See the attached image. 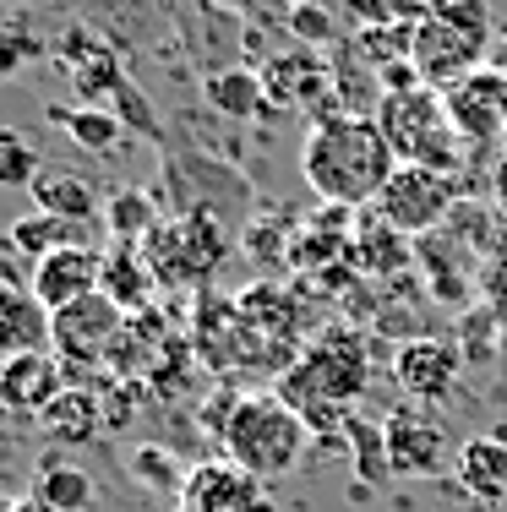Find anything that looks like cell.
<instances>
[{"label": "cell", "mask_w": 507, "mask_h": 512, "mask_svg": "<svg viewBox=\"0 0 507 512\" xmlns=\"http://www.w3.org/2000/svg\"><path fill=\"white\" fill-rule=\"evenodd\" d=\"M398 158L388 148L377 120L338 115L306 131L300 148V175L328 207H371L382 197V186L393 180Z\"/></svg>", "instance_id": "1"}, {"label": "cell", "mask_w": 507, "mask_h": 512, "mask_svg": "<svg viewBox=\"0 0 507 512\" xmlns=\"http://www.w3.org/2000/svg\"><path fill=\"white\" fill-rule=\"evenodd\" d=\"M366 382H371V365H366L360 338L344 333V327H328V333L284 371L279 398L306 420V431H344L349 404L366 393Z\"/></svg>", "instance_id": "2"}, {"label": "cell", "mask_w": 507, "mask_h": 512, "mask_svg": "<svg viewBox=\"0 0 507 512\" xmlns=\"http://www.w3.org/2000/svg\"><path fill=\"white\" fill-rule=\"evenodd\" d=\"M306 420L284 404L279 393H251L240 398L235 420L224 431V447H229V463L246 469L251 480H273V474H289L306 453Z\"/></svg>", "instance_id": "3"}, {"label": "cell", "mask_w": 507, "mask_h": 512, "mask_svg": "<svg viewBox=\"0 0 507 512\" xmlns=\"http://www.w3.org/2000/svg\"><path fill=\"white\" fill-rule=\"evenodd\" d=\"M142 262H148L153 284L159 289H191L219 267L224 256V235L213 229L208 213H191V218H159L148 240H142Z\"/></svg>", "instance_id": "4"}, {"label": "cell", "mask_w": 507, "mask_h": 512, "mask_svg": "<svg viewBox=\"0 0 507 512\" xmlns=\"http://www.w3.org/2000/svg\"><path fill=\"white\" fill-rule=\"evenodd\" d=\"M464 202V180L458 175H437V169H420V164H398L393 180L382 186V197L371 202V213L382 224H393L404 240L431 235L453 218V207Z\"/></svg>", "instance_id": "5"}, {"label": "cell", "mask_w": 507, "mask_h": 512, "mask_svg": "<svg viewBox=\"0 0 507 512\" xmlns=\"http://www.w3.org/2000/svg\"><path fill=\"white\" fill-rule=\"evenodd\" d=\"M120 327H126V311H120L104 289H93L88 300H77V306L50 316V349H55V360L99 365V360H110Z\"/></svg>", "instance_id": "6"}, {"label": "cell", "mask_w": 507, "mask_h": 512, "mask_svg": "<svg viewBox=\"0 0 507 512\" xmlns=\"http://www.w3.org/2000/svg\"><path fill=\"white\" fill-rule=\"evenodd\" d=\"M382 436H388L393 480H426V474H442V463H448V425L431 409H393L382 420Z\"/></svg>", "instance_id": "7"}, {"label": "cell", "mask_w": 507, "mask_h": 512, "mask_svg": "<svg viewBox=\"0 0 507 512\" xmlns=\"http://www.w3.org/2000/svg\"><path fill=\"white\" fill-rule=\"evenodd\" d=\"M480 60H486V44L469 39V33H458L453 22L426 17L415 28V71H420V82H426V88L453 93L458 82H469L480 71Z\"/></svg>", "instance_id": "8"}, {"label": "cell", "mask_w": 507, "mask_h": 512, "mask_svg": "<svg viewBox=\"0 0 507 512\" xmlns=\"http://www.w3.org/2000/svg\"><path fill=\"white\" fill-rule=\"evenodd\" d=\"M458 371H464V355H458L453 338H409V344L393 349L398 393L420 398V404H442V398H453Z\"/></svg>", "instance_id": "9"}, {"label": "cell", "mask_w": 507, "mask_h": 512, "mask_svg": "<svg viewBox=\"0 0 507 512\" xmlns=\"http://www.w3.org/2000/svg\"><path fill=\"white\" fill-rule=\"evenodd\" d=\"M377 126L388 137V148L398 164H415V153L448 126V104H442L437 88H409V93H382Z\"/></svg>", "instance_id": "10"}, {"label": "cell", "mask_w": 507, "mask_h": 512, "mask_svg": "<svg viewBox=\"0 0 507 512\" xmlns=\"http://www.w3.org/2000/svg\"><path fill=\"white\" fill-rule=\"evenodd\" d=\"M175 322H169L164 311H137L126 316V327H120L115 349H110V371L120 376V382H131V376H169L175 371Z\"/></svg>", "instance_id": "11"}, {"label": "cell", "mask_w": 507, "mask_h": 512, "mask_svg": "<svg viewBox=\"0 0 507 512\" xmlns=\"http://www.w3.org/2000/svg\"><path fill=\"white\" fill-rule=\"evenodd\" d=\"M99 273H104L99 246H66V251L44 256V262H33L28 289H33V300L55 316V311L77 306V300H88L93 289H99Z\"/></svg>", "instance_id": "12"}, {"label": "cell", "mask_w": 507, "mask_h": 512, "mask_svg": "<svg viewBox=\"0 0 507 512\" xmlns=\"http://www.w3.org/2000/svg\"><path fill=\"white\" fill-rule=\"evenodd\" d=\"M60 393H66V382H60L55 349L0 360V414H33V420H39Z\"/></svg>", "instance_id": "13"}, {"label": "cell", "mask_w": 507, "mask_h": 512, "mask_svg": "<svg viewBox=\"0 0 507 512\" xmlns=\"http://www.w3.org/2000/svg\"><path fill=\"white\" fill-rule=\"evenodd\" d=\"M262 507V480H251L235 463H197L180 485V512H257Z\"/></svg>", "instance_id": "14"}, {"label": "cell", "mask_w": 507, "mask_h": 512, "mask_svg": "<svg viewBox=\"0 0 507 512\" xmlns=\"http://www.w3.org/2000/svg\"><path fill=\"white\" fill-rule=\"evenodd\" d=\"M39 349H50V311L33 300L28 284L0 278V360L39 355Z\"/></svg>", "instance_id": "15"}, {"label": "cell", "mask_w": 507, "mask_h": 512, "mask_svg": "<svg viewBox=\"0 0 507 512\" xmlns=\"http://www.w3.org/2000/svg\"><path fill=\"white\" fill-rule=\"evenodd\" d=\"M28 191H33V213L66 218V224H93V218H99V191H93L88 175H77V169L44 164Z\"/></svg>", "instance_id": "16"}, {"label": "cell", "mask_w": 507, "mask_h": 512, "mask_svg": "<svg viewBox=\"0 0 507 512\" xmlns=\"http://www.w3.org/2000/svg\"><path fill=\"white\" fill-rule=\"evenodd\" d=\"M39 431L50 436L55 447H82L104 431V398L88 393V387H66L50 409L39 414Z\"/></svg>", "instance_id": "17"}, {"label": "cell", "mask_w": 507, "mask_h": 512, "mask_svg": "<svg viewBox=\"0 0 507 512\" xmlns=\"http://www.w3.org/2000/svg\"><path fill=\"white\" fill-rule=\"evenodd\" d=\"M458 485L475 502H502L507 507V442L502 436H469L458 447Z\"/></svg>", "instance_id": "18"}, {"label": "cell", "mask_w": 507, "mask_h": 512, "mask_svg": "<svg viewBox=\"0 0 507 512\" xmlns=\"http://www.w3.org/2000/svg\"><path fill=\"white\" fill-rule=\"evenodd\" d=\"M99 289L115 300L120 311H153V273H148V262H142V251L137 246H110L104 251V273H99Z\"/></svg>", "instance_id": "19"}, {"label": "cell", "mask_w": 507, "mask_h": 512, "mask_svg": "<svg viewBox=\"0 0 507 512\" xmlns=\"http://www.w3.org/2000/svg\"><path fill=\"white\" fill-rule=\"evenodd\" d=\"M33 502H44L50 512H88L93 507V474L88 469H77V463H39L33 469Z\"/></svg>", "instance_id": "20"}, {"label": "cell", "mask_w": 507, "mask_h": 512, "mask_svg": "<svg viewBox=\"0 0 507 512\" xmlns=\"http://www.w3.org/2000/svg\"><path fill=\"white\" fill-rule=\"evenodd\" d=\"M6 240H11V251L28 256V262H44V256H55L66 246H88V240H82V224H66V218H50V213L11 218Z\"/></svg>", "instance_id": "21"}, {"label": "cell", "mask_w": 507, "mask_h": 512, "mask_svg": "<svg viewBox=\"0 0 507 512\" xmlns=\"http://www.w3.org/2000/svg\"><path fill=\"white\" fill-rule=\"evenodd\" d=\"M349 262H355L360 273H398V267L409 262V240L398 235L393 224H382L377 213H366V224L349 240Z\"/></svg>", "instance_id": "22"}, {"label": "cell", "mask_w": 507, "mask_h": 512, "mask_svg": "<svg viewBox=\"0 0 507 512\" xmlns=\"http://www.w3.org/2000/svg\"><path fill=\"white\" fill-rule=\"evenodd\" d=\"M208 104L229 120H257L268 99H262V77L246 66H229V71H213L208 77Z\"/></svg>", "instance_id": "23"}, {"label": "cell", "mask_w": 507, "mask_h": 512, "mask_svg": "<svg viewBox=\"0 0 507 512\" xmlns=\"http://www.w3.org/2000/svg\"><path fill=\"white\" fill-rule=\"evenodd\" d=\"M50 120L60 131H66L71 142H77L82 153H110L120 148V120H115V109H99V104H82V109H50Z\"/></svg>", "instance_id": "24"}, {"label": "cell", "mask_w": 507, "mask_h": 512, "mask_svg": "<svg viewBox=\"0 0 507 512\" xmlns=\"http://www.w3.org/2000/svg\"><path fill=\"white\" fill-rule=\"evenodd\" d=\"M104 229L115 235V246H142L159 229V207H153L148 191H115L104 202Z\"/></svg>", "instance_id": "25"}, {"label": "cell", "mask_w": 507, "mask_h": 512, "mask_svg": "<svg viewBox=\"0 0 507 512\" xmlns=\"http://www.w3.org/2000/svg\"><path fill=\"white\" fill-rule=\"evenodd\" d=\"M344 447L355 453V474L360 485H388L393 480V463H388V436H382V425L360 420V414H349L344 420Z\"/></svg>", "instance_id": "26"}, {"label": "cell", "mask_w": 507, "mask_h": 512, "mask_svg": "<svg viewBox=\"0 0 507 512\" xmlns=\"http://www.w3.org/2000/svg\"><path fill=\"white\" fill-rule=\"evenodd\" d=\"M349 50L366 60L371 71H388L398 60H415V28H355Z\"/></svg>", "instance_id": "27"}, {"label": "cell", "mask_w": 507, "mask_h": 512, "mask_svg": "<svg viewBox=\"0 0 507 512\" xmlns=\"http://www.w3.org/2000/svg\"><path fill=\"white\" fill-rule=\"evenodd\" d=\"M39 169H44L39 148H33V142L22 137L17 126H0V186L28 191L33 180H39Z\"/></svg>", "instance_id": "28"}, {"label": "cell", "mask_w": 507, "mask_h": 512, "mask_svg": "<svg viewBox=\"0 0 507 512\" xmlns=\"http://www.w3.org/2000/svg\"><path fill=\"white\" fill-rule=\"evenodd\" d=\"M284 28L295 33L306 50H322V44H338V17L333 6H317V0H289Z\"/></svg>", "instance_id": "29"}, {"label": "cell", "mask_w": 507, "mask_h": 512, "mask_svg": "<svg viewBox=\"0 0 507 512\" xmlns=\"http://www.w3.org/2000/svg\"><path fill=\"white\" fill-rule=\"evenodd\" d=\"M360 28H420L431 17L420 0H344Z\"/></svg>", "instance_id": "30"}, {"label": "cell", "mask_w": 507, "mask_h": 512, "mask_svg": "<svg viewBox=\"0 0 507 512\" xmlns=\"http://www.w3.org/2000/svg\"><path fill=\"white\" fill-rule=\"evenodd\" d=\"M120 66H115V55L110 50H99V44H88V60L77 66V93H82V104H93V99H110V93L120 88Z\"/></svg>", "instance_id": "31"}, {"label": "cell", "mask_w": 507, "mask_h": 512, "mask_svg": "<svg viewBox=\"0 0 507 512\" xmlns=\"http://www.w3.org/2000/svg\"><path fill=\"white\" fill-rule=\"evenodd\" d=\"M497 311H491V306H475V311H464V316H458V338H453V344H458V355H464V360H491V344H497Z\"/></svg>", "instance_id": "32"}, {"label": "cell", "mask_w": 507, "mask_h": 512, "mask_svg": "<svg viewBox=\"0 0 507 512\" xmlns=\"http://www.w3.org/2000/svg\"><path fill=\"white\" fill-rule=\"evenodd\" d=\"M110 104H115L120 126H137L142 137H159V120H153V109H148V99H142L137 82H120V88L110 93Z\"/></svg>", "instance_id": "33"}, {"label": "cell", "mask_w": 507, "mask_h": 512, "mask_svg": "<svg viewBox=\"0 0 507 512\" xmlns=\"http://www.w3.org/2000/svg\"><path fill=\"white\" fill-rule=\"evenodd\" d=\"M131 469H137L153 491H180V485H186V474L175 469V458L159 453V447H137V453H131Z\"/></svg>", "instance_id": "34"}, {"label": "cell", "mask_w": 507, "mask_h": 512, "mask_svg": "<svg viewBox=\"0 0 507 512\" xmlns=\"http://www.w3.org/2000/svg\"><path fill=\"white\" fill-rule=\"evenodd\" d=\"M431 17L453 22L458 33H469V39H480V44L491 39V11H486V0H448V6H437Z\"/></svg>", "instance_id": "35"}, {"label": "cell", "mask_w": 507, "mask_h": 512, "mask_svg": "<svg viewBox=\"0 0 507 512\" xmlns=\"http://www.w3.org/2000/svg\"><path fill=\"white\" fill-rule=\"evenodd\" d=\"M480 295H486V306L497 311V322L507 327V256L486 267V278H480Z\"/></svg>", "instance_id": "36"}, {"label": "cell", "mask_w": 507, "mask_h": 512, "mask_svg": "<svg viewBox=\"0 0 507 512\" xmlns=\"http://www.w3.org/2000/svg\"><path fill=\"white\" fill-rule=\"evenodd\" d=\"M491 197H497V207H502V218H507V153L497 158V169H491Z\"/></svg>", "instance_id": "37"}, {"label": "cell", "mask_w": 507, "mask_h": 512, "mask_svg": "<svg viewBox=\"0 0 507 512\" xmlns=\"http://www.w3.org/2000/svg\"><path fill=\"white\" fill-rule=\"evenodd\" d=\"M17 512H50V507H44V502H33V496H22V502H17Z\"/></svg>", "instance_id": "38"}, {"label": "cell", "mask_w": 507, "mask_h": 512, "mask_svg": "<svg viewBox=\"0 0 507 512\" xmlns=\"http://www.w3.org/2000/svg\"><path fill=\"white\" fill-rule=\"evenodd\" d=\"M17 502L22 496H0V512H17Z\"/></svg>", "instance_id": "39"}, {"label": "cell", "mask_w": 507, "mask_h": 512, "mask_svg": "<svg viewBox=\"0 0 507 512\" xmlns=\"http://www.w3.org/2000/svg\"><path fill=\"white\" fill-rule=\"evenodd\" d=\"M420 6H426V11H437V6H448V0H420Z\"/></svg>", "instance_id": "40"}, {"label": "cell", "mask_w": 507, "mask_h": 512, "mask_svg": "<svg viewBox=\"0 0 507 512\" xmlns=\"http://www.w3.org/2000/svg\"><path fill=\"white\" fill-rule=\"evenodd\" d=\"M257 512H279V507H273V502H268V496H262V507H257Z\"/></svg>", "instance_id": "41"}, {"label": "cell", "mask_w": 507, "mask_h": 512, "mask_svg": "<svg viewBox=\"0 0 507 512\" xmlns=\"http://www.w3.org/2000/svg\"><path fill=\"white\" fill-rule=\"evenodd\" d=\"M317 6H344V0H317Z\"/></svg>", "instance_id": "42"}]
</instances>
